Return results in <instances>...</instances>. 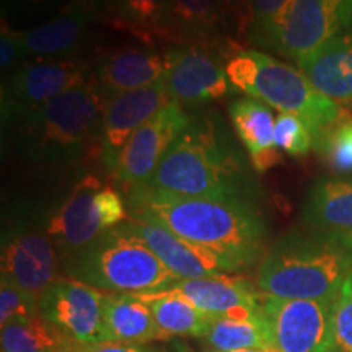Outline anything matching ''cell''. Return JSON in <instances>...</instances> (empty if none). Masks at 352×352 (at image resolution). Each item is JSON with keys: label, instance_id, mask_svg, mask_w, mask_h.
Instances as JSON below:
<instances>
[{"label": "cell", "instance_id": "1", "mask_svg": "<svg viewBox=\"0 0 352 352\" xmlns=\"http://www.w3.org/2000/svg\"><path fill=\"white\" fill-rule=\"evenodd\" d=\"M145 188L168 195L254 201L261 189L243 152L215 111L189 114Z\"/></svg>", "mask_w": 352, "mask_h": 352}, {"label": "cell", "instance_id": "2", "mask_svg": "<svg viewBox=\"0 0 352 352\" xmlns=\"http://www.w3.org/2000/svg\"><path fill=\"white\" fill-rule=\"evenodd\" d=\"M126 206L129 219L168 228L222 254L239 270L253 266L266 253L267 226L254 201L188 197L140 186L127 191Z\"/></svg>", "mask_w": 352, "mask_h": 352}, {"label": "cell", "instance_id": "3", "mask_svg": "<svg viewBox=\"0 0 352 352\" xmlns=\"http://www.w3.org/2000/svg\"><path fill=\"white\" fill-rule=\"evenodd\" d=\"M109 94L95 76L56 96L21 120L20 155L36 165H72L98 151Z\"/></svg>", "mask_w": 352, "mask_h": 352}, {"label": "cell", "instance_id": "4", "mask_svg": "<svg viewBox=\"0 0 352 352\" xmlns=\"http://www.w3.org/2000/svg\"><path fill=\"white\" fill-rule=\"evenodd\" d=\"M352 284V250L311 230H292L266 250L258 266L263 296L334 300Z\"/></svg>", "mask_w": 352, "mask_h": 352}, {"label": "cell", "instance_id": "5", "mask_svg": "<svg viewBox=\"0 0 352 352\" xmlns=\"http://www.w3.org/2000/svg\"><path fill=\"white\" fill-rule=\"evenodd\" d=\"M63 270L67 277L107 294L160 292L178 280L126 223L103 233L65 261Z\"/></svg>", "mask_w": 352, "mask_h": 352}, {"label": "cell", "instance_id": "6", "mask_svg": "<svg viewBox=\"0 0 352 352\" xmlns=\"http://www.w3.org/2000/svg\"><path fill=\"white\" fill-rule=\"evenodd\" d=\"M226 74L235 91H243L279 113L296 114L303 120L314 140L342 118L340 104L316 90L302 70L261 51L236 52L226 64Z\"/></svg>", "mask_w": 352, "mask_h": 352}, {"label": "cell", "instance_id": "7", "mask_svg": "<svg viewBox=\"0 0 352 352\" xmlns=\"http://www.w3.org/2000/svg\"><path fill=\"white\" fill-rule=\"evenodd\" d=\"M127 220L126 201L94 175H85L44 220L63 264Z\"/></svg>", "mask_w": 352, "mask_h": 352}, {"label": "cell", "instance_id": "8", "mask_svg": "<svg viewBox=\"0 0 352 352\" xmlns=\"http://www.w3.org/2000/svg\"><path fill=\"white\" fill-rule=\"evenodd\" d=\"M91 65L80 56L34 57L8 74L2 85V126L12 127L44 103L91 78Z\"/></svg>", "mask_w": 352, "mask_h": 352}, {"label": "cell", "instance_id": "9", "mask_svg": "<svg viewBox=\"0 0 352 352\" xmlns=\"http://www.w3.org/2000/svg\"><path fill=\"white\" fill-rule=\"evenodd\" d=\"M0 270L2 277L38 298L64 272L59 252L46 228L25 219L12 220L3 230Z\"/></svg>", "mask_w": 352, "mask_h": 352}, {"label": "cell", "instance_id": "10", "mask_svg": "<svg viewBox=\"0 0 352 352\" xmlns=\"http://www.w3.org/2000/svg\"><path fill=\"white\" fill-rule=\"evenodd\" d=\"M107 292L74 277H60L39 297V314L64 341L90 346L107 341L103 300Z\"/></svg>", "mask_w": 352, "mask_h": 352}, {"label": "cell", "instance_id": "11", "mask_svg": "<svg viewBox=\"0 0 352 352\" xmlns=\"http://www.w3.org/2000/svg\"><path fill=\"white\" fill-rule=\"evenodd\" d=\"M334 300H300L263 296L276 352H336L333 340Z\"/></svg>", "mask_w": 352, "mask_h": 352}, {"label": "cell", "instance_id": "12", "mask_svg": "<svg viewBox=\"0 0 352 352\" xmlns=\"http://www.w3.org/2000/svg\"><path fill=\"white\" fill-rule=\"evenodd\" d=\"M165 83L179 104L199 108L233 90L226 67L208 44L175 43L165 51Z\"/></svg>", "mask_w": 352, "mask_h": 352}, {"label": "cell", "instance_id": "13", "mask_svg": "<svg viewBox=\"0 0 352 352\" xmlns=\"http://www.w3.org/2000/svg\"><path fill=\"white\" fill-rule=\"evenodd\" d=\"M188 121L189 114L184 111L183 104L171 100L131 135L113 171L114 179L126 189V192L148 183Z\"/></svg>", "mask_w": 352, "mask_h": 352}, {"label": "cell", "instance_id": "14", "mask_svg": "<svg viewBox=\"0 0 352 352\" xmlns=\"http://www.w3.org/2000/svg\"><path fill=\"white\" fill-rule=\"evenodd\" d=\"M352 26V0H296L274 50L298 60Z\"/></svg>", "mask_w": 352, "mask_h": 352}, {"label": "cell", "instance_id": "15", "mask_svg": "<svg viewBox=\"0 0 352 352\" xmlns=\"http://www.w3.org/2000/svg\"><path fill=\"white\" fill-rule=\"evenodd\" d=\"M171 100L165 78L151 87L118 91L108 96L101 127L100 160L111 173L131 135Z\"/></svg>", "mask_w": 352, "mask_h": 352}, {"label": "cell", "instance_id": "16", "mask_svg": "<svg viewBox=\"0 0 352 352\" xmlns=\"http://www.w3.org/2000/svg\"><path fill=\"white\" fill-rule=\"evenodd\" d=\"M124 223L178 279H197L240 271L236 264L228 261L222 254L184 240L168 228L135 219H127Z\"/></svg>", "mask_w": 352, "mask_h": 352}, {"label": "cell", "instance_id": "17", "mask_svg": "<svg viewBox=\"0 0 352 352\" xmlns=\"http://www.w3.org/2000/svg\"><path fill=\"white\" fill-rule=\"evenodd\" d=\"M165 290L184 298L210 316L259 310L263 300V294L253 283L245 277L228 274L178 279Z\"/></svg>", "mask_w": 352, "mask_h": 352}, {"label": "cell", "instance_id": "18", "mask_svg": "<svg viewBox=\"0 0 352 352\" xmlns=\"http://www.w3.org/2000/svg\"><path fill=\"white\" fill-rule=\"evenodd\" d=\"M302 220L308 230L352 250V178H321L311 184Z\"/></svg>", "mask_w": 352, "mask_h": 352}, {"label": "cell", "instance_id": "19", "mask_svg": "<svg viewBox=\"0 0 352 352\" xmlns=\"http://www.w3.org/2000/svg\"><path fill=\"white\" fill-rule=\"evenodd\" d=\"M233 131L250 155L254 171L266 173L284 162L274 140L276 118L261 100L246 96L228 104Z\"/></svg>", "mask_w": 352, "mask_h": 352}, {"label": "cell", "instance_id": "20", "mask_svg": "<svg viewBox=\"0 0 352 352\" xmlns=\"http://www.w3.org/2000/svg\"><path fill=\"white\" fill-rule=\"evenodd\" d=\"M297 64L316 90L329 100L352 101V26L300 57Z\"/></svg>", "mask_w": 352, "mask_h": 352}, {"label": "cell", "instance_id": "21", "mask_svg": "<svg viewBox=\"0 0 352 352\" xmlns=\"http://www.w3.org/2000/svg\"><path fill=\"white\" fill-rule=\"evenodd\" d=\"M166 72L165 52L155 47H120L101 57L95 78L109 95L138 90L164 80Z\"/></svg>", "mask_w": 352, "mask_h": 352}, {"label": "cell", "instance_id": "22", "mask_svg": "<svg viewBox=\"0 0 352 352\" xmlns=\"http://www.w3.org/2000/svg\"><path fill=\"white\" fill-rule=\"evenodd\" d=\"M95 12L88 0H77L54 19L21 33L26 56L64 57L77 56V50L94 23Z\"/></svg>", "mask_w": 352, "mask_h": 352}, {"label": "cell", "instance_id": "23", "mask_svg": "<svg viewBox=\"0 0 352 352\" xmlns=\"http://www.w3.org/2000/svg\"><path fill=\"white\" fill-rule=\"evenodd\" d=\"M107 341L152 344L168 341L158 328L151 305L138 294H107L103 300Z\"/></svg>", "mask_w": 352, "mask_h": 352}, {"label": "cell", "instance_id": "24", "mask_svg": "<svg viewBox=\"0 0 352 352\" xmlns=\"http://www.w3.org/2000/svg\"><path fill=\"white\" fill-rule=\"evenodd\" d=\"M202 340L208 344V349L274 351L270 323L263 307L259 310H248L235 315L212 316L209 331Z\"/></svg>", "mask_w": 352, "mask_h": 352}, {"label": "cell", "instance_id": "25", "mask_svg": "<svg viewBox=\"0 0 352 352\" xmlns=\"http://www.w3.org/2000/svg\"><path fill=\"white\" fill-rule=\"evenodd\" d=\"M138 296L151 305L158 328L168 340L173 336L204 338L208 334L212 316L197 310L184 298L166 290Z\"/></svg>", "mask_w": 352, "mask_h": 352}, {"label": "cell", "instance_id": "26", "mask_svg": "<svg viewBox=\"0 0 352 352\" xmlns=\"http://www.w3.org/2000/svg\"><path fill=\"white\" fill-rule=\"evenodd\" d=\"M226 25L222 0H173V30L176 43L212 46Z\"/></svg>", "mask_w": 352, "mask_h": 352}, {"label": "cell", "instance_id": "27", "mask_svg": "<svg viewBox=\"0 0 352 352\" xmlns=\"http://www.w3.org/2000/svg\"><path fill=\"white\" fill-rule=\"evenodd\" d=\"M109 12L122 28L144 38H173V0H109Z\"/></svg>", "mask_w": 352, "mask_h": 352}, {"label": "cell", "instance_id": "28", "mask_svg": "<svg viewBox=\"0 0 352 352\" xmlns=\"http://www.w3.org/2000/svg\"><path fill=\"white\" fill-rule=\"evenodd\" d=\"M64 342L41 315L36 318L16 321L2 328L0 349L2 352H50Z\"/></svg>", "mask_w": 352, "mask_h": 352}, {"label": "cell", "instance_id": "29", "mask_svg": "<svg viewBox=\"0 0 352 352\" xmlns=\"http://www.w3.org/2000/svg\"><path fill=\"white\" fill-rule=\"evenodd\" d=\"M296 0H253L246 36L254 46L274 50V44Z\"/></svg>", "mask_w": 352, "mask_h": 352}, {"label": "cell", "instance_id": "30", "mask_svg": "<svg viewBox=\"0 0 352 352\" xmlns=\"http://www.w3.org/2000/svg\"><path fill=\"white\" fill-rule=\"evenodd\" d=\"M315 151L336 173L352 171V120H338L315 140Z\"/></svg>", "mask_w": 352, "mask_h": 352}, {"label": "cell", "instance_id": "31", "mask_svg": "<svg viewBox=\"0 0 352 352\" xmlns=\"http://www.w3.org/2000/svg\"><path fill=\"white\" fill-rule=\"evenodd\" d=\"M39 298L10 280L0 279V328L39 316Z\"/></svg>", "mask_w": 352, "mask_h": 352}, {"label": "cell", "instance_id": "32", "mask_svg": "<svg viewBox=\"0 0 352 352\" xmlns=\"http://www.w3.org/2000/svg\"><path fill=\"white\" fill-rule=\"evenodd\" d=\"M274 140L279 151L287 155L303 157L315 147L311 131L303 120L290 113H279L276 118Z\"/></svg>", "mask_w": 352, "mask_h": 352}, {"label": "cell", "instance_id": "33", "mask_svg": "<svg viewBox=\"0 0 352 352\" xmlns=\"http://www.w3.org/2000/svg\"><path fill=\"white\" fill-rule=\"evenodd\" d=\"M331 321L336 352H352V284L334 298Z\"/></svg>", "mask_w": 352, "mask_h": 352}, {"label": "cell", "instance_id": "34", "mask_svg": "<svg viewBox=\"0 0 352 352\" xmlns=\"http://www.w3.org/2000/svg\"><path fill=\"white\" fill-rule=\"evenodd\" d=\"M26 51L21 43V33L13 32L12 28L2 25V33H0V67L6 74L8 70H15L20 64L26 60Z\"/></svg>", "mask_w": 352, "mask_h": 352}, {"label": "cell", "instance_id": "35", "mask_svg": "<svg viewBox=\"0 0 352 352\" xmlns=\"http://www.w3.org/2000/svg\"><path fill=\"white\" fill-rule=\"evenodd\" d=\"M82 352H166L162 347L152 344H132V342L103 341L90 346H80Z\"/></svg>", "mask_w": 352, "mask_h": 352}, {"label": "cell", "instance_id": "36", "mask_svg": "<svg viewBox=\"0 0 352 352\" xmlns=\"http://www.w3.org/2000/svg\"><path fill=\"white\" fill-rule=\"evenodd\" d=\"M232 12L235 13L236 21H239L240 28L246 33L248 30L250 20H252V3L253 0H226Z\"/></svg>", "mask_w": 352, "mask_h": 352}, {"label": "cell", "instance_id": "37", "mask_svg": "<svg viewBox=\"0 0 352 352\" xmlns=\"http://www.w3.org/2000/svg\"><path fill=\"white\" fill-rule=\"evenodd\" d=\"M50 352H82V349H80V346L64 341V342H60L59 346H56L54 349H51Z\"/></svg>", "mask_w": 352, "mask_h": 352}, {"label": "cell", "instance_id": "38", "mask_svg": "<svg viewBox=\"0 0 352 352\" xmlns=\"http://www.w3.org/2000/svg\"><path fill=\"white\" fill-rule=\"evenodd\" d=\"M8 6H43L47 3L50 0H3Z\"/></svg>", "mask_w": 352, "mask_h": 352}, {"label": "cell", "instance_id": "39", "mask_svg": "<svg viewBox=\"0 0 352 352\" xmlns=\"http://www.w3.org/2000/svg\"><path fill=\"white\" fill-rule=\"evenodd\" d=\"M204 352H274L271 349H243V351H219V349H206Z\"/></svg>", "mask_w": 352, "mask_h": 352}, {"label": "cell", "instance_id": "40", "mask_svg": "<svg viewBox=\"0 0 352 352\" xmlns=\"http://www.w3.org/2000/svg\"><path fill=\"white\" fill-rule=\"evenodd\" d=\"M166 352H183V351H178V347H175L173 351H166Z\"/></svg>", "mask_w": 352, "mask_h": 352}]
</instances>
